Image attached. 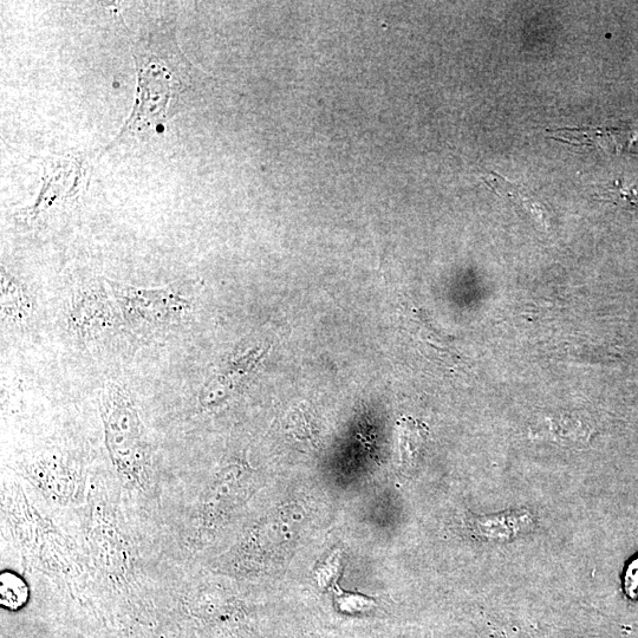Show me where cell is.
<instances>
[{"label":"cell","mask_w":638,"mask_h":638,"mask_svg":"<svg viewBox=\"0 0 638 638\" xmlns=\"http://www.w3.org/2000/svg\"><path fill=\"white\" fill-rule=\"evenodd\" d=\"M84 506L81 543L93 588L127 603L148 600L166 561L123 501L116 478L91 479Z\"/></svg>","instance_id":"6da1fadb"},{"label":"cell","mask_w":638,"mask_h":638,"mask_svg":"<svg viewBox=\"0 0 638 638\" xmlns=\"http://www.w3.org/2000/svg\"><path fill=\"white\" fill-rule=\"evenodd\" d=\"M100 410L123 501L148 529L154 530L164 480L156 470L151 440L138 408L125 389L110 383L102 390Z\"/></svg>","instance_id":"7a4b0ae2"},{"label":"cell","mask_w":638,"mask_h":638,"mask_svg":"<svg viewBox=\"0 0 638 638\" xmlns=\"http://www.w3.org/2000/svg\"><path fill=\"white\" fill-rule=\"evenodd\" d=\"M3 519L26 568L43 572L69 589H93L82 544L36 509L21 484L3 488Z\"/></svg>","instance_id":"3957f363"},{"label":"cell","mask_w":638,"mask_h":638,"mask_svg":"<svg viewBox=\"0 0 638 638\" xmlns=\"http://www.w3.org/2000/svg\"><path fill=\"white\" fill-rule=\"evenodd\" d=\"M139 86L136 106L117 139L164 125L168 114L184 99L194 69L182 54L173 25L160 24L133 44ZM116 139V140H117Z\"/></svg>","instance_id":"277c9868"},{"label":"cell","mask_w":638,"mask_h":638,"mask_svg":"<svg viewBox=\"0 0 638 638\" xmlns=\"http://www.w3.org/2000/svg\"><path fill=\"white\" fill-rule=\"evenodd\" d=\"M19 470L51 505H86L89 488L87 468L74 455L62 452L39 454L19 464Z\"/></svg>","instance_id":"5b68a950"},{"label":"cell","mask_w":638,"mask_h":638,"mask_svg":"<svg viewBox=\"0 0 638 638\" xmlns=\"http://www.w3.org/2000/svg\"><path fill=\"white\" fill-rule=\"evenodd\" d=\"M126 317L142 323H168L186 314V298L169 288L138 289L108 281Z\"/></svg>","instance_id":"8992f818"},{"label":"cell","mask_w":638,"mask_h":638,"mask_svg":"<svg viewBox=\"0 0 638 638\" xmlns=\"http://www.w3.org/2000/svg\"><path fill=\"white\" fill-rule=\"evenodd\" d=\"M70 319L73 327L84 336L108 329L114 322V311L106 292L100 289L78 292Z\"/></svg>","instance_id":"52a82bcc"},{"label":"cell","mask_w":638,"mask_h":638,"mask_svg":"<svg viewBox=\"0 0 638 638\" xmlns=\"http://www.w3.org/2000/svg\"><path fill=\"white\" fill-rule=\"evenodd\" d=\"M483 181L494 193L512 200L514 204L526 208L527 211L535 214V216H542L545 213L542 201L539 200L535 193L527 190L523 185L514 184V182L506 180L493 171L485 173Z\"/></svg>","instance_id":"ba28073f"},{"label":"cell","mask_w":638,"mask_h":638,"mask_svg":"<svg viewBox=\"0 0 638 638\" xmlns=\"http://www.w3.org/2000/svg\"><path fill=\"white\" fill-rule=\"evenodd\" d=\"M3 316L11 322L24 321L31 312V301L26 292L9 275L2 273Z\"/></svg>","instance_id":"9c48e42d"},{"label":"cell","mask_w":638,"mask_h":638,"mask_svg":"<svg viewBox=\"0 0 638 638\" xmlns=\"http://www.w3.org/2000/svg\"><path fill=\"white\" fill-rule=\"evenodd\" d=\"M0 590H2V605L8 610L22 608L29 598V587L24 577L17 572L5 570L0 576Z\"/></svg>","instance_id":"30bf717a"},{"label":"cell","mask_w":638,"mask_h":638,"mask_svg":"<svg viewBox=\"0 0 638 638\" xmlns=\"http://www.w3.org/2000/svg\"><path fill=\"white\" fill-rule=\"evenodd\" d=\"M624 591L631 600H638V557L633 559L623 577Z\"/></svg>","instance_id":"8fae6325"},{"label":"cell","mask_w":638,"mask_h":638,"mask_svg":"<svg viewBox=\"0 0 638 638\" xmlns=\"http://www.w3.org/2000/svg\"><path fill=\"white\" fill-rule=\"evenodd\" d=\"M615 186L618 187V197L630 201L631 204L638 205V184L631 187H622L618 184Z\"/></svg>","instance_id":"7c38bea8"}]
</instances>
